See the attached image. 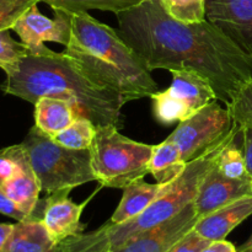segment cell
<instances>
[{"instance_id": "cell-1", "label": "cell", "mask_w": 252, "mask_h": 252, "mask_svg": "<svg viewBox=\"0 0 252 252\" xmlns=\"http://www.w3.org/2000/svg\"><path fill=\"white\" fill-rule=\"evenodd\" d=\"M116 16L118 34L150 71L196 70L211 81L217 97L225 106L252 79L251 57L208 20L179 21L160 0H143Z\"/></svg>"}, {"instance_id": "cell-2", "label": "cell", "mask_w": 252, "mask_h": 252, "mask_svg": "<svg viewBox=\"0 0 252 252\" xmlns=\"http://www.w3.org/2000/svg\"><path fill=\"white\" fill-rule=\"evenodd\" d=\"M1 90L33 105L44 96L63 98L75 107L78 117L88 118L96 127L122 126L125 98L93 83L64 52L48 48L42 54H29L6 74Z\"/></svg>"}, {"instance_id": "cell-3", "label": "cell", "mask_w": 252, "mask_h": 252, "mask_svg": "<svg viewBox=\"0 0 252 252\" xmlns=\"http://www.w3.org/2000/svg\"><path fill=\"white\" fill-rule=\"evenodd\" d=\"M64 53L93 83L117 93L126 103L159 91L152 71L118 32L85 11L71 14V36Z\"/></svg>"}, {"instance_id": "cell-4", "label": "cell", "mask_w": 252, "mask_h": 252, "mask_svg": "<svg viewBox=\"0 0 252 252\" xmlns=\"http://www.w3.org/2000/svg\"><path fill=\"white\" fill-rule=\"evenodd\" d=\"M239 133L240 127L234 122V127L228 137L203 155L189 161L185 171L175 181L167 184L162 193L142 214L122 224H112L108 221V238L111 241V248L120 245L128 239L169 220L193 203L202 181L216 166L220 150Z\"/></svg>"}, {"instance_id": "cell-5", "label": "cell", "mask_w": 252, "mask_h": 252, "mask_svg": "<svg viewBox=\"0 0 252 252\" xmlns=\"http://www.w3.org/2000/svg\"><path fill=\"white\" fill-rule=\"evenodd\" d=\"M21 144L26 149L41 189L48 194L96 181L90 149L63 147L36 126L29 130Z\"/></svg>"}, {"instance_id": "cell-6", "label": "cell", "mask_w": 252, "mask_h": 252, "mask_svg": "<svg viewBox=\"0 0 252 252\" xmlns=\"http://www.w3.org/2000/svg\"><path fill=\"white\" fill-rule=\"evenodd\" d=\"M155 145L135 142L121 134L117 126H97L90 148L96 181L107 189H125L149 174Z\"/></svg>"}, {"instance_id": "cell-7", "label": "cell", "mask_w": 252, "mask_h": 252, "mask_svg": "<svg viewBox=\"0 0 252 252\" xmlns=\"http://www.w3.org/2000/svg\"><path fill=\"white\" fill-rule=\"evenodd\" d=\"M169 89L152 96L153 113L161 125L187 120L214 100H218L211 81L192 69H175Z\"/></svg>"}, {"instance_id": "cell-8", "label": "cell", "mask_w": 252, "mask_h": 252, "mask_svg": "<svg viewBox=\"0 0 252 252\" xmlns=\"http://www.w3.org/2000/svg\"><path fill=\"white\" fill-rule=\"evenodd\" d=\"M233 127L229 108L220 106L219 100H214L180 122L167 139L179 147L182 159L189 164L225 139Z\"/></svg>"}, {"instance_id": "cell-9", "label": "cell", "mask_w": 252, "mask_h": 252, "mask_svg": "<svg viewBox=\"0 0 252 252\" xmlns=\"http://www.w3.org/2000/svg\"><path fill=\"white\" fill-rule=\"evenodd\" d=\"M54 17L44 16L38 9V4L32 5L12 25L11 30L20 37L22 43L29 48L30 54H42L48 49L46 42L69 43L71 36V12L65 10H53Z\"/></svg>"}, {"instance_id": "cell-10", "label": "cell", "mask_w": 252, "mask_h": 252, "mask_svg": "<svg viewBox=\"0 0 252 252\" xmlns=\"http://www.w3.org/2000/svg\"><path fill=\"white\" fill-rule=\"evenodd\" d=\"M199 219L201 217L197 214L193 202L169 220L113 246L111 250L112 252H167L194 228Z\"/></svg>"}, {"instance_id": "cell-11", "label": "cell", "mask_w": 252, "mask_h": 252, "mask_svg": "<svg viewBox=\"0 0 252 252\" xmlns=\"http://www.w3.org/2000/svg\"><path fill=\"white\" fill-rule=\"evenodd\" d=\"M206 19L252 58V0H207Z\"/></svg>"}, {"instance_id": "cell-12", "label": "cell", "mask_w": 252, "mask_h": 252, "mask_svg": "<svg viewBox=\"0 0 252 252\" xmlns=\"http://www.w3.org/2000/svg\"><path fill=\"white\" fill-rule=\"evenodd\" d=\"M70 191V189H61L49 193L42 199V223L57 244L80 235L86 228L85 224L80 221V218L89 199L80 204L75 203L69 198Z\"/></svg>"}, {"instance_id": "cell-13", "label": "cell", "mask_w": 252, "mask_h": 252, "mask_svg": "<svg viewBox=\"0 0 252 252\" xmlns=\"http://www.w3.org/2000/svg\"><path fill=\"white\" fill-rule=\"evenodd\" d=\"M249 196H252L251 179H229L219 172L216 164L202 181L194 201V207L197 214L203 218L228 204Z\"/></svg>"}, {"instance_id": "cell-14", "label": "cell", "mask_w": 252, "mask_h": 252, "mask_svg": "<svg viewBox=\"0 0 252 252\" xmlns=\"http://www.w3.org/2000/svg\"><path fill=\"white\" fill-rule=\"evenodd\" d=\"M252 214V196L244 197L197 221L194 230L211 241L225 240L226 236Z\"/></svg>"}, {"instance_id": "cell-15", "label": "cell", "mask_w": 252, "mask_h": 252, "mask_svg": "<svg viewBox=\"0 0 252 252\" xmlns=\"http://www.w3.org/2000/svg\"><path fill=\"white\" fill-rule=\"evenodd\" d=\"M19 161L20 169L17 174L0 187L9 198H11L30 218H32L39 202V193L42 189L38 179L31 166L26 149L22 144Z\"/></svg>"}, {"instance_id": "cell-16", "label": "cell", "mask_w": 252, "mask_h": 252, "mask_svg": "<svg viewBox=\"0 0 252 252\" xmlns=\"http://www.w3.org/2000/svg\"><path fill=\"white\" fill-rule=\"evenodd\" d=\"M2 252H62L41 219L30 218L14 224Z\"/></svg>"}, {"instance_id": "cell-17", "label": "cell", "mask_w": 252, "mask_h": 252, "mask_svg": "<svg viewBox=\"0 0 252 252\" xmlns=\"http://www.w3.org/2000/svg\"><path fill=\"white\" fill-rule=\"evenodd\" d=\"M166 185L148 184L144 179L137 180L123 189V196L115 213L111 217L112 224H122L142 214L164 191Z\"/></svg>"}, {"instance_id": "cell-18", "label": "cell", "mask_w": 252, "mask_h": 252, "mask_svg": "<svg viewBox=\"0 0 252 252\" xmlns=\"http://www.w3.org/2000/svg\"><path fill=\"white\" fill-rule=\"evenodd\" d=\"M76 118L75 107L63 98L44 96L34 103V126L51 138L68 128Z\"/></svg>"}, {"instance_id": "cell-19", "label": "cell", "mask_w": 252, "mask_h": 252, "mask_svg": "<svg viewBox=\"0 0 252 252\" xmlns=\"http://www.w3.org/2000/svg\"><path fill=\"white\" fill-rule=\"evenodd\" d=\"M187 162L182 159L181 152L174 142L166 139L155 145L149 161V175L157 184L167 185L175 181L185 171Z\"/></svg>"}, {"instance_id": "cell-20", "label": "cell", "mask_w": 252, "mask_h": 252, "mask_svg": "<svg viewBox=\"0 0 252 252\" xmlns=\"http://www.w3.org/2000/svg\"><path fill=\"white\" fill-rule=\"evenodd\" d=\"M143 0H42L52 10L61 9L71 12H88L89 10H103L118 14L121 11L137 6Z\"/></svg>"}, {"instance_id": "cell-21", "label": "cell", "mask_w": 252, "mask_h": 252, "mask_svg": "<svg viewBox=\"0 0 252 252\" xmlns=\"http://www.w3.org/2000/svg\"><path fill=\"white\" fill-rule=\"evenodd\" d=\"M96 127L90 120L78 117L68 128L62 130L52 139L69 149H90L96 135Z\"/></svg>"}, {"instance_id": "cell-22", "label": "cell", "mask_w": 252, "mask_h": 252, "mask_svg": "<svg viewBox=\"0 0 252 252\" xmlns=\"http://www.w3.org/2000/svg\"><path fill=\"white\" fill-rule=\"evenodd\" d=\"M62 252H112L108 238V223L97 230L73 236L61 243Z\"/></svg>"}, {"instance_id": "cell-23", "label": "cell", "mask_w": 252, "mask_h": 252, "mask_svg": "<svg viewBox=\"0 0 252 252\" xmlns=\"http://www.w3.org/2000/svg\"><path fill=\"white\" fill-rule=\"evenodd\" d=\"M238 135L233 138L220 150L218 159H217V169L219 170L221 175L229 177V179L246 180L250 179V176H249L248 169H246L245 158H244L241 145H238V143H236Z\"/></svg>"}, {"instance_id": "cell-24", "label": "cell", "mask_w": 252, "mask_h": 252, "mask_svg": "<svg viewBox=\"0 0 252 252\" xmlns=\"http://www.w3.org/2000/svg\"><path fill=\"white\" fill-rule=\"evenodd\" d=\"M174 19L186 24L202 22L206 19L207 0H160Z\"/></svg>"}, {"instance_id": "cell-25", "label": "cell", "mask_w": 252, "mask_h": 252, "mask_svg": "<svg viewBox=\"0 0 252 252\" xmlns=\"http://www.w3.org/2000/svg\"><path fill=\"white\" fill-rule=\"evenodd\" d=\"M29 54V48L22 42L12 38L10 29L0 30V69H2L5 74L14 70L17 64Z\"/></svg>"}, {"instance_id": "cell-26", "label": "cell", "mask_w": 252, "mask_h": 252, "mask_svg": "<svg viewBox=\"0 0 252 252\" xmlns=\"http://www.w3.org/2000/svg\"><path fill=\"white\" fill-rule=\"evenodd\" d=\"M226 107L240 129L252 127V79L241 86Z\"/></svg>"}, {"instance_id": "cell-27", "label": "cell", "mask_w": 252, "mask_h": 252, "mask_svg": "<svg viewBox=\"0 0 252 252\" xmlns=\"http://www.w3.org/2000/svg\"><path fill=\"white\" fill-rule=\"evenodd\" d=\"M42 0H0V30L10 29L32 5Z\"/></svg>"}, {"instance_id": "cell-28", "label": "cell", "mask_w": 252, "mask_h": 252, "mask_svg": "<svg viewBox=\"0 0 252 252\" xmlns=\"http://www.w3.org/2000/svg\"><path fill=\"white\" fill-rule=\"evenodd\" d=\"M20 152L21 144L10 145L0 150V186L10 181L19 171Z\"/></svg>"}, {"instance_id": "cell-29", "label": "cell", "mask_w": 252, "mask_h": 252, "mask_svg": "<svg viewBox=\"0 0 252 252\" xmlns=\"http://www.w3.org/2000/svg\"><path fill=\"white\" fill-rule=\"evenodd\" d=\"M211 243V240L203 238L201 234H198L194 229H192L189 234H186L181 240L177 241L167 252H201Z\"/></svg>"}, {"instance_id": "cell-30", "label": "cell", "mask_w": 252, "mask_h": 252, "mask_svg": "<svg viewBox=\"0 0 252 252\" xmlns=\"http://www.w3.org/2000/svg\"><path fill=\"white\" fill-rule=\"evenodd\" d=\"M0 214L15 219L16 221H24L26 219H30V217L11 198L6 196L1 187H0Z\"/></svg>"}, {"instance_id": "cell-31", "label": "cell", "mask_w": 252, "mask_h": 252, "mask_svg": "<svg viewBox=\"0 0 252 252\" xmlns=\"http://www.w3.org/2000/svg\"><path fill=\"white\" fill-rule=\"evenodd\" d=\"M240 133L243 137L241 149H243L244 158H245L246 169H248L249 176L252 180V127L241 128Z\"/></svg>"}, {"instance_id": "cell-32", "label": "cell", "mask_w": 252, "mask_h": 252, "mask_svg": "<svg viewBox=\"0 0 252 252\" xmlns=\"http://www.w3.org/2000/svg\"><path fill=\"white\" fill-rule=\"evenodd\" d=\"M201 252H238V249L231 243L226 240L212 241L207 248H204Z\"/></svg>"}, {"instance_id": "cell-33", "label": "cell", "mask_w": 252, "mask_h": 252, "mask_svg": "<svg viewBox=\"0 0 252 252\" xmlns=\"http://www.w3.org/2000/svg\"><path fill=\"white\" fill-rule=\"evenodd\" d=\"M12 229H14V224L0 223V252L4 250V246L9 239L10 234H11Z\"/></svg>"}, {"instance_id": "cell-34", "label": "cell", "mask_w": 252, "mask_h": 252, "mask_svg": "<svg viewBox=\"0 0 252 252\" xmlns=\"http://www.w3.org/2000/svg\"><path fill=\"white\" fill-rule=\"evenodd\" d=\"M238 252H252V234L250 238L238 249Z\"/></svg>"}]
</instances>
